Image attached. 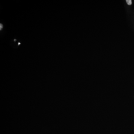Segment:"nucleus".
I'll return each instance as SVG.
<instances>
[{
  "label": "nucleus",
  "mask_w": 134,
  "mask_h": 134,
  "mask_svg": "<svg viewBox=\"0 0 134 134\" xmlns=\"http://www.w3.org/2000/svg\"><path fill=\"white\" fill-rule=\"evenodd\" d=\"M127 3L128 5H131L132 4V0H126Z\"/></svg>",
  "instance_id": "1"
},
{
  "label": "nucleus",
  "mask_w": 134,
  "mask_h": 134,
  "mask_svg": "<svg viewBox=\"0 0 134 134\" xmlns=\"http://www.w3.org/2000/svg\"><path fill=\"white\" fill-rule=\"evenodd\" d=\"M0 30H2V29L3 28V25L2 24V23H0Z\"/></svg>",
  "instance_id": "2"
}]
</instances>
